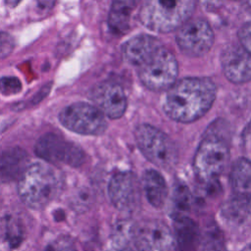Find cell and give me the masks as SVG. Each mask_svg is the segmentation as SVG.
Listing matches in <instances>:
<instances>
[{
  "label": "cell",
  "mask_w": 251,
  "mask_h": 251,
  "mask_svg": "<svg viewBox=\"0 0 251 251\" xmlns=\"http://www.w3.org/2000/svg\"><path fill=\"white\" fill-rule=\"evenodd\" d=\"M178 66L176 57L162 46L148 61L138 67L140 81L153 91L169 89L176 82Z\"/></svg>",
  "instance_id": "6"
},
{
  "label": "cell",
  "mask_w": 251,
  "mask_h": 251,
  "mask_svg": "<svg viewBox=\"0 0 251 251\" xmlns=\"http://www.w3.org/2000/svg\"><path fill=\"white\" fill-rule=\"evenodd\" d=\"M95 106L108 118L119 119L126 110V96L123 87L114 81H104L93 87L90 94Z\"/></svg>",
  "instance_id": "12"
},
{
  "label": "cell",
  "mask_w": 251,
  "mask_h": 251,
  "mask_svg": "<svg viewBox=\"0 0 251 251\" xmlns=\"http://www.w3.org/2000/svg\"><path fill=\"white\" fill-rule=\"evenodd\" d=\"M176 42L180 51L185 55L203 56L214 43V32L206 21L202 19L188 20L178 28Z\"/></svg>",
  "instance_id": "10"
},
{
  "label": "cell",
  "mask_w": 251,
  "mask_h": 251,
  "mask_svg": "<svg viewBox=\"0 0 251 251\" xmlns=\"http://www.w3.org/2000/svg\"><path fill=\"white\" fill-rule=\"evenodd\" d=\"M4 2L9 8H14L21 2V0H4Z\"/></svg>",
  "instance_id": "29"
},
{
  "label": "cell",
  "mask_w": 251,
  "mask_h": 251,
  "mask_svg": "<svg viewBox=\"0 0 251 251\" xmlns=\"http://www.w3.org/2000/svg\"><path fill=\"white\" fill-rule=\"evenodd\" d=\"M229 160L226 142L217 135H208L200 142L194 158L193 169L197 177L204 182L216 180Z\"/></svg>",
  "instance_id": "5"
},
{
  "label": "cell",
  "mask_w": 251,
  "mask_h": 251,
  "mask_svg": "<svg viewBox=\"0 0 251 251\" xmlns=\"http://www.w3.org/2000/svg\"><path fill=\"white\" fill-rule=\"evenodd\" d=\"M195 8V0H145L139 11L144 26L157 32H169L187 22Z\"/></svg>",
  "instance_id": "3"
},
{
  "label": "cell",
  "mask_w": 251,
  "mask_h": 251,
  "mask_svg": "<svg viewBox=\"0 0 251 251\" xmlns=\"http://www.w3.org/2000/svg\"><path fill=\"white\" fill-rule=\"evenodd\" d=\"M223 218L230 225H240L251 215V196L236 195L222 207Z\"/></svg>",
  "instance_id": "20"
},
{
  "label": "cell",
  "mask_w": 251,
  "mask_h": 251,
  "mask_svg": "<svg viewBox=\"0 0 251 251\" xmlns=\"http://www.w3.org/2000/svg\"><path fill=\"white\" fill-rule=\"evenodd\" d=\"M25 229L22 223L16 218H6L0 226V239L9 248L18 247L24 240Z\"/></svg>",
  "instance_id": "21"
},
{
  "label": "cell",
  "mask_w": 251,
  "mask_h": 251,
  "mask_svg": "<svg viewBox=\"0 0 251 251\" xmlns=\"http://www.w3.org/2000/svg\"><path fill=\"white\" fill-rule=\"evenodd\" d=\"M22 90V82L16 76H2L0 78V92L4 95L17 94Z\"/></svg>",
  "instance_id": "25"
},
{
  "label": "cell",
  "mask_w": 251,
  "mask_h": 251,
  "mask_svg": "<svg viewBox=\"0 0 251 251\" xmlns=\"http://www.w3.org/2000/svg\"><path fill=\"white\" fill-rule=\"evenodd\" d=\"M161 42L149 34H140L126 41L123 46L126 60L133 66H141L161 47Z\"/></svg>",
  "instance_id": "14"
},
{
  "label": "cell",
  "mask_w": 251,
  "mask_h": 251,
  "mask_svg": "<svg viewBox=\"0 0 251 251\" xmlns=\"http://www.w3.org/2000/svg\"><path fill=\"white\" fill-rule=\"evenodd\" d=\"M28 166L27 153L21 147H12L0 154V177L5 180L19 179Z\"/></svg>",
  "instance_id": "16"
},
{
  "label": "cell",
  "mask_w": 251,
  "mask_h": 251,
  "mask_svg": "<svg viewBox=\"0 0 251 251\" xmlns=\"http://www.w3.org/2000/svg\"><path fill=\"white\" fill-rule=\"evenodd\" d=\"M172 214L175 218L186 216L192 204V194L185 183L177 182L172 192Z\"/></svg>",
  "instance_id": "22"
},
{
  "label": "cell",
  "mask_w": 251,
  "mask_h": 251,
  "mask_svg": "<svg viewBox=\"0 0 251 251\" xmlns=\"http://www.w3.org/2000/svg\"><path fill=\"white\" fill-rule=\"evenodd\" d=\"M140 0H113L108 25L114 32L124 33L128 28L131 12L136 8Z\"/></svg>",
  "instance_id": "18"
},
{
  "label": "cell",
  "mask_w": 251,
  "mask_h": 251,
  "mask_svg": "<svg viewBox=\"0 0 251 251\" xmlns=\"http://www.w3.org/2000/svg\"><path fill=\"white\" fill-rule=\"evenodd\" d=\"M173 234L180 251H195L199 246L201 231L198 225L188 216L175 218Z\"/></svg>",
  "instance_id": "15"
},
{
  "label": "cell",
  "mask_w": 251,
  "mask_h": 251,
  "mask_svg": "<svg viewBox=\"0 0 251 251\" xmlns=\"http://www.w3.org/2000/svg\"><path fill=\"white\" fill-rule=\"evenodd\" d=\"M168 90L164 110L179 123H191L204 116L217 93L215 83L208 77H186L176 81Z\"/></svg>",
  "instance_id": "1"
},
{
  "label": "cell",
  "mask_w": 251,
  "mask_h": 251,
  "mask_svg": "<svg viewBox=\"0 0 251 251\" xmlns=\"http://www.w3.org/2000/svg\"><path fill=\"white\" fill-rule=\"evenodd\" d=\"M200 251H225L224 235L217 226H209L201 233Z\"/></svg>",
  "instance_id": "23"
},
{
  "label": "cell",
  "mask_w": 251,
  "mask_h": 251,
  "mask_svg": "<svg viewBox=\"0 0 251 251\" xmlns=\"http://www.w3.org/2000/svg\"><path fill=\"white\" fill-rule=\"evenodd\" d=\"M229 181L236 195L251 196V161L238 158L232 164Z\"/></svg>",
  "instance_id": "19"
},
{
  "label": "cell",
  "mask_w": 251,
  "mask_h": 251,
  "mask_svg": "<svg viewBox=\"0 0 251 251\" xmlns=\"http://www.w3.org/2000/svg\"><path fill=\"white\" fill-rule=\"evenodd\" d=\"M221 61L224 74L229 81L244 83L251 80V53L241 45L226 47Z\"/></svg>",
  "instance_id": "13"
},
{
  "label": "cell",
  "mask_w": 251,
  "mask_h": 251,
  "mask_svg": "<svg viewBox=\"0 0 251 251\" xmlns=\"http://www.w3.org/2000/svg\"><path fill=\"white\" fill-rule=\"evenodd\" d=\"M38 251H76V246L71 236L57 234L46 239Z\"/></svg>",
  "instance_id": "24"
},
{
  "label": "cell",
  "mask_w": 251,
  "mask_h": 251,
  "mask_svg": "<svg viewBox=\"0 0 251 251\" xmlns=\"http://www.w3.org/2000/svg\"><path fill=\"white\" fill-rule=\"evenodd\" d=\"M18 191L23 202L31 209L39 210L48 205L58 194L61 179L49 165H29L18 179Z\"/></svg>",
  "instance_id": "2"
},
{
  "label": "cell",
  "mask_w": 251,
  "mask_h": 251,
  "mask_svg": "<svg viewBox=\"0 0 251 251\" xmlns=\"http://www.w3.org/2000/svg\"><path fill=\"white\" fill-rule=\"evenodd\" d=\"M131 238L137 251H174L176 244L171 229L158 220H144L133 226Z\"/></svg>",
  "instance_id": "9"
},
{
  "label": "cell",
  "mask_w": 251,
  "mask_h": 251,
  "mask_svg": "<svg viewBox=\"0 0 251 251\" xmlns=\"http://www.w3.org/2000/svg\"><path fill=\"white\" fill-rule=\"evenodd\" d=\"M34 151L39 158L48 163H61L72 167L80 166L85 159L84 152L79 146L53 132L40 136Z\"/></svg>",
  "instance_id": "8"
},
{
  "label": "cell",
  "mask_w": 251,
  "mask_h": 251,
  "mask_svg": "<svg viewBox=\"0 0 251 251\" xmlns=\"http://www.w3.org/2000/svg\"><path fill=\"white\" fill-rule=\"evenodd\" d=\"M39 9L41 10H49L53 8L56 0H35Z\"/></svg>",
  "instance_id": "28"
},
{
  "label": "cell",
  "mask_w": 251,
  "mask_h": 251,
  "mask_svg": "<svg viewBox=\"0 0 251 251\" xmlns=\"http://www.w3.org/2000/svg\"><path fill=\"white\" fill-rule=\"evenodd\" d=\"M14 37L5 31H0V60L8 57L14 50Z\"/></svg>",
  "instance_id": "26"
},
{
  "label": "cell",
  "mask_w": 251,
  "mask_h": 251,
  "mask_svg": "<svg viewBox=\"0 0 251 251\" xmlns=\"http://www.w3.org/2000/svg\"><path fill=\"white\" fill-rule=\"evenodd\" d=\"M108 194L112 204L123 213H133L140 206V184L130 172L115 174L109 181Z\"/></svg>",
  "instance_id": "11"
},
{
  "label": "cell",
  "mask_w": 251,
  "mask_h": 251,
  "mask_svg": "<svg viewBox=\"0 0 251 251\" xmlns=\"http://www.w3.org/2000/svg\"><path fill=\"white\" fill-rule=\"evenodd\" d=\"M238 37L240 45L251 53V22L244 24L240 27L238 31Z\"/></svg>",
  "instance_id": "27"
},
{
  "label": "cell",
  "mask_w": 251,
  "mask_h": 251,
  "mask_svg": "<svg viewBox=\"0 0 251 251\" xmlns=\"http://www.w3.org/2000/svg\"><path fill=\"white\" fill-rule=\"evenodd\" d=\"M61 124L71 131L83 135H100L107 128L105 115L85 102H76L65 107L59 115Z\"/></svg>",
  "instance_id": "7"
},
{
  "label": "cell",
  "mask_w": 251,
  "mask_h": 251,
  "mask_svg": "<svg viewBox=\"0 0 251 251\" xmlns=\"http://www.w3.org/2000/svg\"><path fill=\"white\" fill-rule=\"evenodd\" d=\"M142 184L148 202L157 209L163 208L168 198V186L163 176L156 170H147L143 173Z\"/></svg>",
  "instance_id": "17"
},
{
  "label": "cell",
  "mask_w": 251,
  "mask_h": 251,
  "mask_svg": "<svg viewBox=\"0 0 251 251\" xmlns=\"http://www.w3.org/2000/svg\"><path fill=\"white\" fill-rule=\"evenodd\" d=\"M135 140L144 157L162 169H172L178 160L175 142L161 129L147 125H139L135 129Z\"/></svg>",
  "instance_id": "4"
},
{
  "label": "cell",
  "mask_w": 251,
  "mask_h": 251,
  "mask_svg": "<svg viewBox=\"0 0 251 251\" xmlns=\"http://www.w3.org/2000/svg\"><path fill=\"white\" fill-rule=\"evenodd\" d=\"M240 251H251V243H249L246 246H244Z\"/></svg>",
  "instance_id": "30"
}]
</instances>
